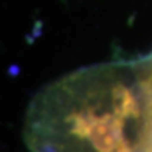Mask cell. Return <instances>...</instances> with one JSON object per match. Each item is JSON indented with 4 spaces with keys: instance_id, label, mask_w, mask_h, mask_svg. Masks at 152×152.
Masks as SVG:
<instances>
[{
    "instance_id": "1",
    "label": "cell",
    "mask_w": 152,
    "mask_h": 152,
    "mask_svg": "<svg viewBox=\"0 0 152 152\" xmlns=\"http://www.w3.org/2000/svg\"><path fill=\"white\" fill-rule=\"evenodd\" d=\"M149 102L138 61L73 72L33 99L31 152H144Z\"/></svg>"
}]
</instances>
